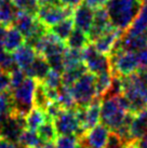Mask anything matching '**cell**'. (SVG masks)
I'll return each instance as SVG.
<instances>
[{
  "label": "cell",
  "mask_w": 147,
  "mask_h": 148,
  "mask_svg": "<svg viewBox=\"0 0 147 148\" xmlns=\"http://www.w3.org/2000/svg\"><path fill=\"white\" fill-rule=\"evenodd\" d=\"M126 97L121 93L106 94L101 102V121L102 124L116 133L121 138L130 143V124L133 117Z\"/></svg>",
  "instance_id": "6da1fadb"
},
{
  "label": "cell",
  "mask_w": 147,
  "mask_h": 148,
  "mask_svg": "<svg viewBox=\"0 0 147 148\" xmlns=\"http://www.w3.org/2000/svg\"><path fill=\"white\" fill-rule=\"evenodd\" d=\"M119 78L121 94L128 101L132 112L147 107V70H139Z\"/></svg>",
  "instance_id": "7a4b0ae2"
},
{
  "label": "cell",
  "mask_w": 147,
  "mask_h": 148,
  "mask_svg": "<svg viewBox=\"0 0 147 148\" xmlns=\"http://www.w3.org/2000/svg\"><path fill=\"white\" fill-rule=\"evenodd\" d=\"M143 0H108L105 4L110 23L120 30H127L135 20Z\"/></svg>",
  "instance_id": "3957f363"
},
{
  "label": "cell",
  "mask_w": 147,
  "mask_h": 148,
  "mask_svg": "<svg viewBox=\"0 0 147 148\" xmlns=\"http://www.w3.org/2000/svg\"><path fill=\"white\" fill-rule=\"evenodd\" d=\"M110 69L114 76L123 77L139 70L136 51L124 50L116 47L109 54Z\"/></svg>",
  "instance_id": "277c9868"
},
{
  "label": "cell",
  "mask_w": 147,
  "mask_h": 148,
  "mask_svg": "<svg viewBox=\"0 0 147 148\" xmlns=\"http://www.w3.org/2000/svg\"><path fill=\"white\" fill-rule=\"evenodd\" d=\"M95 80L96 76L90 73L89 70H87L70 86L74 99L77 106H87L88 104L93 102L96 97H98Z\"/></svg>",
  "instance_id": "5b68a950"
},
{
  "label": "cell",
  "mask_w": 147,
  "mask_h": 148,
  "mask_svg": "<svg viewBox=\"0 0 147 148\" xmlns=\"http://www.w3.org/2000/svg\"><path fill=\"white\" fill-rule=\"evenodd\" d=\"M36 79L27 77L12 92L14 112L26 116L34 107V94L37 86Z\"/></svg>",
  "instance_id": "8992f818"
},
{
  "label": "cell",
  "mask_w": 147,
  "mask_h": 148,
  "mask_svg": "<svg viewBox=\"0 0 147 148\" xmlns=\"http://www.w3.org/2000/svg\"><path fill=\"white\" fill-rule=\"evenodd\" d=\"M53 123L58 135H77L80 137L84 133L78 118L76 108L63 109L61 114L53 120Z\"/></svg>",
  "instance_id": "52a82bcc"
},
{
  "label": "cell",
  "mask_w": 147,
  "mask_h": 148,
  "mask_svg": "<svg viewBox=\"0 0 147 148\" xmlns=\"http://www.w3.org/2000/svg\"><path fill=\"white\" fill-rule=\"evenodd\" d=\"M81 56L82 62L86 65L87 69L92 74L98 75L111 70L108 55L98 51L92 43H88L81 50Z\"/></svg>",
  "instance_id": "ba28073f"
},
{
  "label": "cell",
  "mask_w": 147,
  "mask_h": 148,
  "mask_svg": "<svg viewBox=\"0 0 147 148\" xmlns=\"http://www.w3.org/2000/svg\"><path fill=\"white\" fill-rule=\"evenodd\" d=\"M74 9L61 3L40 5L36 12V16L47 27H52L64 18L73 16Z\"/></svg>",
  "instance_id": "9c48e42d"
},
{
  "label": "cell",
  "mask_w": 147,
  "mask_h": 148,
  "mask_svg": "<svg viewBox=\"0 0 147 148\" xmlns=\"http://www.w3.org/2000/svg\"><path fill=\"white\" fill-rule=\"evenodd\" d=\"M24 129H26V116L13 112L10 117L1 122L0 137L17 143Z\"/></svg>",
  "instance_id": "30bf717a"
},
{
  "label": "cell",
  "mask_w": 147,
  "mask_h": 148,
  "mask_svg": "<svg viewBox=\"0 0 147 148\" xmlns=\"http://www.w3.org/2000/svg\"><path fill=\"white\" fill-rule=\"evenodd\" d=\"M110 131L104 124H96L95 127L87 130L80 137L79 144L86 146L87 148H105Z\"/></svg>",
  "instance_id": "8fae6325"
},
{
  "label": "cell",
  "mask_w": 147,
  "mask_h": 148,
  "mask_svg": "<svg viewBox=\"0 0 147 148\" xmlns=\"http://www.w3.org/2000/svg\"><path fill=\"white\" fill-rule=\"evenodd\" d=\"M78 118L80 121L82 130L86 132L91 127H95L101 121V101L96 97L93 102L88 104L87 106L76 107Z\"/></svg>",
  "instance_id": "7c38bea8"
},
{
  "label": "cell",
  "mask_w": 147,
  "mask_h": 148,
  "mask_svg": "<svg viewBox=\"0 0 147 148\" xmlns=\"http://www.w3.org/2000/svg\"><path fill=\"white\" fill-rule=\"evenodd\" d=\"M123 32L116 27H111L108 30L101 34L98 37H96L92 42V45L95 47V49L100 51L101 53L109 55L111 51L116 47L117 42L119 41L120 37L122 36Z\"/></svg>",
  "instance_id": "4fadbf2b"
},
{
  "label": "cell",
  "mask_w": 147,
  "mask_h": 148,
  "mask_svg": "<svg viewBox=\"0 0 147 148\" xmlns=\"http://www.w3.org/2000/svg\"><path fill=\"white\" fill-rule=\"evenodd\" d=\"M94 11L95 9L90 7L87 2H82L77 8L74 9L73 21L76 28L81 29L82 32L89 34L94 20Z\"/></svg>",
  "instance_id": "5bb4252c"
},
{
  "label": "cell",
  "mask_w": 147,
  "mask_h": 148,
  "mask_svg": "<svg viewBox=\"0 0 147 148\" xmlns=\"http://www.w3.org/2000/svg\"><path fill=\"white\" fill-rule=\"evenodd\" d=\"M111 27H113V25L110 23L109 16H108V13L106 11L105 5L96 8L94 11L93 24H92V27H91L90 32L88 34L90 41H93L94 39L98 37L101 34L108 30Z\"/></svg>",
  "instance_id": "9a60e30c"
},
{
  "label": "cell",
  "mask_w": 147,
  "mask_h": 148,
  "mask_svg": "<svg viewBox=\"0 0 147 148\" xmlns=\"http://www.w3.org/2000/svg\"><path fill=\"white\" fill-rule=\"evenodd\" d=\"M12 53V56L14 58V62H15L16 66L24 71L26 69H28V67L32 65V63L34 62V60L36 58L37 54H38L35 48L28 43H26V42H24L15 51H13Z\"/></svg>",
  "instance_id": "2e32d148"
},
{
  "label": "cell",
  "mask_w": 147,
  "mask_h": 148,
  "mask_svg": "<svg viewBox=\"0 0 147 148\" xmlns=\"http://www.w3.org/2000/svg\"><path fill=\"white\" fill-rule=\"evenodd\" d=\"M147 132V107L133 114L130 124V140H139Z\"/></svg>",
  "instance_id": "e0dca14e"
},
{
  "label": "cell",
  "mask_w": 147,
  "mask_h": 148,
  "mask_svg": "<svg viewBox=\"0 0 147 148\" xmlns=\"http://www.w3.org/2000/svg\"><path fill=\"white\" fill-rule=\"evenodd\" d=\"M50 65L45 58L41 54H37L36 58L34 60L32 65L28 67V69L25 70L26 76L36 79L37 81H42L45 78V76L50 71Z\"/></svg>",
  "instance_id": "ac0fdd59"
},
{
  "label": "cell",
  "mask_w": 147,
  "mask_h": 148,
  "mask_svg": "<svg viewBox=\"0 0 147 148\" xmlns=\"http://www.w3.org/2000/svg\"><path fill=\"white\" fill-rule=\"evenodd\" d=\"M24 42H25L24 36L14 26L11 25V26H8L5 28V33H4L3 39H2V43H3L4 49L7 50L8 52L11 53L13 51H15Z\"/></svg>",
  "instance_id": "d6986e66"
},
{
  "label": "cell",
  "mask_w": 147,
  "mask_h": 148,
  "mask_svg": "<svg viewBox=\"0 0 147 148\" xmlns=\"http://www.w3.org/2000/svg\"><path fill=\"white\" fill-rule=\"evenodd\" d=\"M37 133L42 143H53L57 137V132L54 127L53 120L47 117L45 122L38 127Z\"/></svg>",
  "instance_id": "ffe728a7"
},
{
  "label": "cell",
  "mask_w": 147,
  "mask_h": 148,
  "mask_svg": "<svg viewBox=\"0 0 147 148\" xmlns=\"http://www.w3.org/2000/svg\"><path fill=\"white\" fill-rule=\"evenodd\" d=\"M74 21L73 17H67V18H64L63 21L58 22L57 24L53 25L51 28V32L56 36L58 39H61L62 41H66L69 35L71 34L74 29Z\"/></svg>",
  "instance_id": "44dd1931"
},
{
  "label": "cell",
  "mask_w": 147,
  "mask_h": 148,
  "mask_svg": "<svg viewBox=\"0 0 147 148\" xmlns=\"http://www.w3.org/2000/svg\"><path fill=\"white\" fill-rule=\"evenodd\" d=\"M90 41L88 34L82 32L81 29L75 28L73 29L71 34L69 35L68 39L66 40L67 42V47L71 48V49H77V50H82Z\"/></svg>",
  "instance_id": "7402d4cb"
},
{
  "label": "cell",
  "mask_w": 147,
  "mask_h": 148,
  "mask_svg": "<svg viewBox=\"0 0 147 148\" xmlns=\"http://www.w3.org/2000/svg\"><path fill=\"white\" fill-rule=\"evenodd\" d=\"M95 76H96L95 84H96L98 96V97H103L110 90L115 76L111 73V70H108V71H105V73H102V74L95 75Z\"/></svg>",
  "instance_id": "603a6c76"
},
{
  "label": "cell",
  "mask_w": 147,
  "mask_h": 148,
  "mask_svg": "<svg viewBox=\"0 0 147 148\" xmlns=\"http://www.w3.org/2000/svg\"><path fill=\"white\" fill-rule=\"evenodd\" d=\"M17 10L19 9L12 3L11 0H5L0 7V23L5 27L11 26L15 18Z\"/></svg>",
  "instance_id": "cb8c5ba5"
},
{
  "label": "cell",
  "mask_w": 147,
  "mask_h": 148,
  "mask_svg": "<svg viewBox=\"0 0 147 148\" xmlns=\"http://www.w3.org/2000/svg\"><path fill=\"white\" fill-rule=\"evenodd\" d=\"M17 143L21 145V147L28 148H37L43 144L39 135H38L37 131H34V130L27 129V127L24 129V131L22 132Z\"/></svg>",
  "instance_id": "d4e9b609"
},
{
  "label": "cell",
  "mask_w": 147,
  "mask_h": 148,
  "mask_svg": "<svg viewBox=\"0 0 147 148\" xmlns=\"http://www.w3.org/2000/svg\"><path fill=\"white\" fill-rule=\"evenodd\" d=\"M14 112L12 92L5 91L0 93V122H2Z\"/></svg>",
  "instance_id": "484cf974"
},
{
  "label": "cell",
  "mask_w": 147,
  "mask_h": 148,
  "mask_svg": "<svg viewBox=\"0 0 147 148\" xmlns=\"http://www.w3.org/2000/svg\"><path fill=\"white\" fill-rule=\"evenodd\" d=\"M63 62H64V70L71 69V68H75V67L83 64L81 56V50L71 49V48L67 47L65 52H64Z\"/></svg>",
  "instance_id": "4316f807"
},
{
  "label": "cell",
  "mask_w": 147,
  "mask_h": 148,
  "mask_svg": "<svg viewBox=\"0 0 147 148\" xmlns=\"http://www.w3.org/2000/svg\"><path fill=\"white\" fill-rule=\"evenodd\" d=\"M45 118H47V115H45V110H41L39 108L34 107L26 115V127L37 131L38 127L45 122Z\"/></svg>",
  "instance_id": "83f0119b"
},
{
  "label": "cell",
  "mask_w": 147,
  "mask_h": 148,
  "mask_svg": "<svg viewBox=\"0 0 147 148\" xmlns=\"http://www.w3.org/2000/svg\"><path fill=\"white\" fill-rule=\"evenodd\" d=\"M56 101L64 109H73L76 108V102L74 99L73 93L69 86H66L62 84L57 90V99Z\"/></svg>",
  "instance_id": "f1b7e54d"
},
{
  "label": "cell",
  "mask_w": 147,
  "mask_h": 148,
  "mask_svg": "<svg viewBox=\"0 0 147 148\" xmlns=\"http://www.w3.org/2000/svg\"><path fill=\"white\" fill-rule=\"evenodd\" d=\"M49 103L50 99L47 94L45 86L42 81H38L36 90H35V94H34V107L39 108L41 110H45Z\"/></svg>",
  "instance_id": "f546056e"
},
{
  "label": "cell",
  "mask_w": 147,
  "mask_h": 148,
  "mask_svg": "<svg viewBox=\"0 0 147 148\" xmlns=\"http://www.w3.org/2000/svg\"><path fill=\"white\" fill-rule=\"evenodd\" d=\"M79 137L77 135H60L55 140V148H77Z\"/></svg>",
  "instance_id": "4dcf8cb0"
},
{
  "label": "cell",
  "mask_w": 147,
  "mask_h": 148,
  "mask_svg": "<svg viewBox=\"0 0 147 148\" xmlns=\"http://www.w3.org/2000/svg\"><path fill=\"white\" fill-rule=\"evenodd\" d=\"M42 82L47 88L51 89H58L62 86V73H58L56 70L50 69L45 78L42 80Z\"/></svg>",
  "instance_id": "1f68e13d"
},
{
  "label": "cell",
  "mask_w": 147,
  "mask_h": 148,
  "mask_svg": "<svg viewBox=\"0 0 147 148\" xmlns=\"http://www.w3.org/2000/svg\"><path fill=\"white\" fill-rule=\"evenodd\" d=\"M11 1L19 10L28 11L33 14H36L37 10L39 8L38 0H11Z\"/></svg>",
  "instance_id": "d6a6232c"
},
{
  "label": "cell",
  "mask_w": 147,
  "mask_h": 148,
  "mask_svg": "<svg viewBox=\"0 0 147 148\" xmlns=\"http://www.w3.org/2000/svg\"><path fill=\"white\" fill-rule=\"evenodd\" d=\"M10 76H11L10 91H13L25 80V78H26V73L23 69H21L20 67L16 66L14 69H12L10 71Z\"/></svg>",
  "instance_id": "836d02e7"
},
{
  "label": "cell",
  "mask_w": 147,
  "mask_h": 148,
  "mask_svg": "<svg viewBox=\"0 0 147 148\" xmlns=\"http://www.w3.org/2000/svg\"><path fill=\"white\" fill-rule=\"evenodd\" d=\"M128 144H129V142L121 138L116 133L110 132L109 138H108V142H107L105 148H127Z\"/></svg>",
  "instance_id": "e575fe53"
},
{
  "label": "cell",
  "mask_w": 147,
  "mask_h": 148,
  "mask_svg": "<svg viewBox=\"0 0 147 148\" xmlns=\"http://www.w3.org/2000/svg\"><path fill=\"white\" fill-rule=\"evenodd\" d=\"M63 109L64 108L58 104L57 101H50V103L48 104V106L45 108V112L48 118L54 120L63 111Z\"/></svg>",
  "instance_id": "d590c367"
},
{
  "label": "cell",
  "mask_w": 147,
  "mask_h": 148,
  "mask_svg": "<svg viewBox=\"0 0 147 148\" xmlns=\"http://www.w3.org/2000/svg\"><path fill=\"white\" fill-rule=\"evenodd\" d=\"M10 86H11L10 71L0 68V93L10 90Z\"/></svg>",
  "instance_id": "8d00e7d4"
},
{
  "label": "cell",
  "mask_w": 147,
  "mask_h": 148,
  "mask_svg": "<svg viewBox=\"0 0 147 148\" xmlns=\"http://www.w3.org/2000/svg\"><path fill=\"white\" fill-rule=\"evenodd\" d=\"M139 70H147V45L136 51Z\"/></svg>",
  "instance_id": "74e56055"
},
{
  "label": "cell",
  "mask_w": 147,
  "mask_h": 148,
  "mask_svg": "<svg viewBox=\"0 0 147 148\" xmlns=\"http://www.w3.org/2000/svg\"><path fill=\"white\" fill-rule=\"evenodd\" d=\"M0 148H21V145L19 143L0 137Z\"/></svg>",
  "instance_id": "f35d334b"
},
{
  "label": "cell",
  "mask_w": 147,
  "mask_h": 148,
  "mask_svg": "<svg viewBox=\"0 0 147 148\" xmlns=\"http://www.w3.org/2000/svg\"><path fill=\"white\" fill-rule=\"evenodd\" d=\"M83 2V0H60V3L68 7V8L75 9L77 8L79 4H81Z\"/></svg>",
  "instance_id": "ab89813d"
},
{
  "label": "cell",
  "mask_w": 147,
  "mask_h": 148,
  "mask_svg": "<svg viewBox=\"0 0 147 148\" xmlns=\"http://www.w3.org/2000/svg\"><path fill=\"white\" fill-rule=\"evenodd\" d=\"M133 144L136 148H147V132L139 140H133Z\"/></svg>",
  "instance_id": "60d3db41"
},
{
  "label": "cell",
  "mask_w": 147,
  "mask_h": 148,
  "mask_svg": "<svg viewBox=\"0 0 147 148\" xmlns=\"http://www.w3.org/2000/svg\"><path fill=\"white\" fill-rule=\"evenodd\" d=\"M107 1L108 0H86L87 3L94 9L100 8V7H104L107 3Z\"/></svg>",
  "instance_id": "b9f144b4"
},
{
  "label": "cell",
  "mask_w": 147,
  "mask_h": 148,
  "mask_svg": "<svg viewBox=\"0 0 147 148\" xmlns=\"http://www.w3.org/2000/svg\"><path fill=\"white\" fill-rule=\"evenodd\" d=\"M60 3V0H38V4L45 5V4H57Z\"/></svg>",
  "instance_id": "7bdbcfd3"
},
{
  "label": "cell",
  "mask_w": 147,
  "mask_h": 148,
  "mask_svg": "<svg viewBox=\"0 0 147 148\" xmlns=\"http://www.w3.org/2000/svg\"><path fill=\"white\" fill-rule=\"evenodd\" d=\"M5 26L0 23V41H2V39H3V36H4V33H5Z\"/></svg>",
  "instance_id": "ee69618b"
},
{
  "label": "cell",
  "mask_w": 147,
  "mask_h": 148,
  "mask_svg": "<svg viewBox=\"0 0 147 148\" xmlns=\"http://www.w3.org/2000/svg\"><path fill=\"white\" fill-rule=\"evenodd\" d=\"M77 148H87V147H86V146H83V145H81V144H79L77 146Z\"/></svg>",
  "instance_id": "f6af8a7d"
},
{
  "label": "cell",
  "mask_w": 147,
  "mask_h": 148,
  "mask_svg": "<svg viewBox=\"0 0 147 148\" xmlns=\"http://www.w3.org/2000/svg\"><path fill=\"white\" fill-rule=\"evenodd\" d=\"M4 1H5V0H0V7H1V5H2V4H3V2Z\"/></svg>",
  "instance_id": "bcb514c9"
},
{
  "label": "cell",
  "mask_w": 147,
  "mask_h": 148,
  "mask_svg": "<svg viewBox=\"0 0 147 148\" xmlns=\"http://www.w3.org/2000/svg\"><path fill=\"white\" fill-rule=\"evenodd\" d=\"M22 148H28V147H22Z\"/></svg>",
  "instance_id": "7dc6e473"
}]
</instances>
